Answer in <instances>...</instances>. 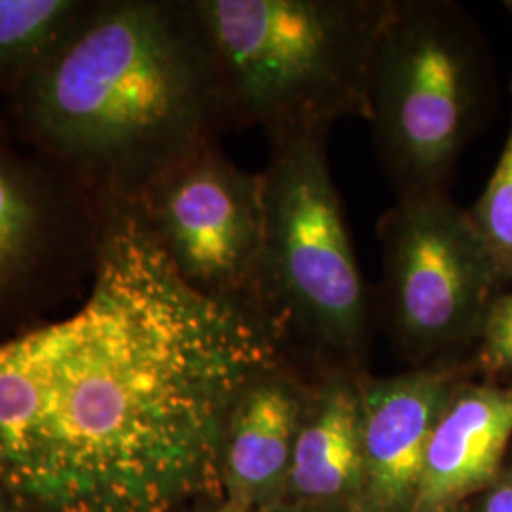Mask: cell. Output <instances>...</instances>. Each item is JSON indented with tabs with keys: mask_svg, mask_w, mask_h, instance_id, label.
I'll list each match as a JSON object with an SVG mask.
<instances>
[{
	"mask_svg": "<svg viewBox=\"0 0 512 512\" xmlns=\"http://www.w3.org/2000/svg\"><path fill=\"white\" fill-rule=\"evenodd\" d=\"M287 365L239 306L192 289L139 205L107 200L92 287L0 342V486L31 512H192L224 497L239 393Z\"/></svg>",
	"mask_w": 512,
	"mask_h": 512,
	"instance_id": "1",
	"label": "cell"
},
{
	"mask_svg": "<svg viewBox=\"0 0 512 512\" xmlns=\"http://www.w3.org/2000/svg\"><path fill=\"white\" fill-rule=\"evenodd\" d=\"M23 145L101 200L148 184L228 131L192 0H93L61 48L2 101Z\"/></svg>",
	"mask_w": 512,
	"mask_h": 512,
	"instance_id": "2",
	"label": "cell"
},
{
	"mask_svg": "<svg viewBox=\"0 0 512 512\" xmlns=\"http://www.w3.org/2000/svg\"><path fill=\"white\" fill-rule=\"evenodd\" d=\"M228 129L268 143L329 135L370 116V73L389 0H192Z\"/></svg>",
	"mask_w": 512,
	"mask_h": 512,
	"instance_id": "3",
	"label": "cell"
},
{
	"mask_svg": "<svg viewBox=\"0 0 512 512\" xmlns=\"http://www.w3.org/2000/svg\"><path fill=\"white\" fill-rule=\"evenodd\" d=\"M329 135L270 143L264 175L266 238L255 293L256 319L283 361L302 355L317 378L363 376L374 293L361 274L338 188Z\"/></svg>",
	"mask_w": 512,
	"mask_h": 512,
	"instance_id": "4",
	"label": "cell"
},
{
	"mask_svg": "<svg viewBox=\"0 0 512 512\" xmlns=\"http://www.w3.org/2000/svg\"><path fill=\"white\" fill-rule=\"evenodd\" d=\"M492 88L486 44L461 6L389 0L372 59L368 124L397 200L448 192Z\"/></svg>",
	"mask_w": 512,
	"mask_h": 512,
	"instance_id": "5",
	"label": "cell"
},
{
	"mask_svg": "<svg viewBox=\"0 0 512 512\" xmlns=\"http://www.w3.org/2000/svg\"><path fill=\"white\" fill-rule=\"evenodd\" d=\"M107 200L0 118V342L73 310L92 287Z\"/></svg>",
	"mask_w": 512,
	"mask_h": 512,
	"instance_id": "6",
	"label": "cell"
},
{
	"mask_svg": "<svg viewBox=\"0 0 512 512\" xmlns=\"http://www.w3.org/2000/svg\"><path fill=\"white\" fill-rule=\"evenodd\" d=\"M382 279L374 311L416 363L476 342L503 277L469 211L448 192L397 200L378 222Z\"/></svg>",
	"mask_w": 512,
	"mask_h": 512,
	"instance_id": "7",
	"label": "cell"
},
{
	"mask_svg": "<svg viewBox=\"0 0 512 512\" xmlns=\"http://www.w3.org/2000/svg\"><path fill=\"white\" fill-rule=\"evenodd\" d=\"M135 203L192 289L255 315L266 238L262 171L241 169L211 143L165 169Z\"/></svg>",
	"mask_w": 512,
	"mask_h": 512,
	"instance_id": "8",
	"label": "cell"
},
{
	"mask_svg": "<svg viewBox=\"0 0 512 512\" xmlns=\"http://www.w3.org/2000/svg\"><path fill=\"white\" fill-rule=\"evenodd\" d=\"M465 368L431 363L393 378L359 376L363 512H414L435 423Z\"/></svg>",
	"mask_w": 512,
	"mask_h": 512,
	"instance_id": "9",
	"label": "cell"
},
{
	"mask_svg": "<svg viewBox=\"0 0 512 512\" xmlns=\"http://www.w3.org/2000/svg\"><path fill=\"white\" fill-rule=\"evenodd\" d=\"M310 385L293 366L279 365L239 393L222 435L224 495L258 511L285 499Z\"/></svg>",
	"mask_w": 512,
	"mask_h": 512,
	"instance_id": "10",
	"label": "cell"
},
{
	"mask_svg": "<svg viewBox=\"0 0 512 512\" xmlns=\"http://www.w3.org/2000/svg\"><path fill=\"white\" fill-rule=\"evenodd\" d=\"M511 439L512 384L463 380L431 433L414 512L456 509L488 490L501 476Z\"/></svg>",
	"mask_w": 512,
	"mask_h": 512,
	"instance_id": "11",
	"label": "cell"
},
{
	"mask_svg": "<svg viewBox=\"0 0 512 512\" xmlns=\"http://www.w3.org/2000/svg\"><path fill=\"white\" fill-rule=\"evenodd\" d=\"M365 463L359 376H325L310 397L294 442L283 501L338 505L363 512Z\"/></svg>",
	"mask_w": 512,
	"mask_h": 512,
	"instance_id": "12",
	"label": "cell"
},
{
	"mask_svg": "<svg viewBox=\"0 0 512 512\" xmlns=\"http://www.w3.org/2000/svg\"><path fill=\"white\" fill-rule=\"evenodd\" d=\"M93 0H0V101L73 35Z\"/></svg>",
	"mask_w": 512,
	"mask_h": 512,
	"instance_id": "13",
	"label": "cell"
},
{
	"mask_svg": "<svg viewBox=\"0 0 512 512\" xmlns=\"http://www.w3.org/2000/svg\"><path fill=\"white\" fill-rule=\"evenodd\" d=\"M467 211L494 258L503 283L509 285L512 283V116L509 135L494 173L480 198Z\"/></svg>",
	"mask_w": 512,
	"mask_h": 512,
	"instance_id": "14",
	"label": "cell"
},
{
	"mask_svg": "<svg viewBox=\"0 0 512 512\" xmlns=\"http://www.w3.org/2000/svg\"><path fill=\"white\" fill-rule=\"evenodd\" d=\"M476 342V368L492 378L512 376V289L495 298Z\"/></svg>",
	"mask_w": 512,
	"mask_h": 512,
	"instance_id": "15",
	"label": "cell"
},
{
	"mask_svg": "<svg viewBox=\"0 0 512 512\" xmlns=\"http://www.w3.org/2000/svg\"><path fill=\"white\" fill-rule=\"evenodd\" d=\"M478 512H512V475H503L484 490Z\"/></svg>",
	"mask_w": 512,
	"mask_h": 512,
	"instance_id": "16",
	"label": "cell"
},
{
	"mask_svg": "<svg viewBox=\"0 0 512 512\" xmlns=\"http://www.w3.org/2000/svg\"><path fill=\"white\" fill-rule=\"evenodd\" d=\"M260 512H357L348 507L338 505H313V503H293V501H281L270 509Z\"/></svg>",
	"mask_w": 512,
	"mask_h": 512,
	"instance_id": "17",
	"label": "cell"
},
{
	"mask_svg": "<svg viewBox=\"0 0 512 512\" xmlns=\"http://www.w3.org/2000/svg\"><path fill=\"white\" fill-rule=\"evenodd\" d=\"M192 512H260L255 507L234 499V497H220L217 501H211V503H205L202 507H198L196 511Z\"/></svg>",
	"mask_w": 512,
	"mask_h": 512,
	"instance_id": "18",
	"label": "cell"
},
{
	"mask_svg": "<svg viewBox=\"0 0 512 512\" xmlns=\"http://www.w3.org/2000/svg\"><path fill=\"white\" fill-rule=\"evenodd\" d=\"M0 512H31L8 490L0 486Z\"/></svg>",
	"mask_w": 512,
	"mask_h": 512,
	"instance_id": "19",
	"label": "cell"
},
{
	"mask_svg": "<svg viewBox=\"0 0 512 512\" xmlns=\"http://www.w3.org/2000/svg\"><path fill=\"white\" fill-rule=\"evenodd\" d=\"M442 512H458V509H448V511H442Z\"/></svg>",
	"mask_w": 512,
	"mask_h": 512,
	"instance_id": "20",
	"label": "cell"
},
{
	"mask_svg": "<svg viewBox=\"0 0 512 512\" xmlns=\"http://www.w3.org/2000/svg\"><path fill=\"white\" fill-rule=\"evenodd\" d=\"M0 118H2V120H4V114H2V107H0Z\"/></svg>",
	"mask_w": 512,
	"mask_h": 512,
	"instance_id": "21",
	"label": "cell"
}]
</instances>
